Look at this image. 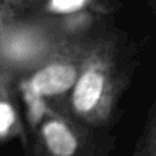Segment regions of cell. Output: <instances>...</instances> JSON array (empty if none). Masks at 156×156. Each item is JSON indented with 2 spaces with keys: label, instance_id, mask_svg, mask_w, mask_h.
Listing matches in <instances>:
<instances>
[{
  "label": "cell",
  "instance_id": "obj_5",
  "mask_svg": "<svg viewBox=\"0 0 156 156\" xmlns=\"http://www.w3.org/2000/svg\"><path fill=\"white\" fill-rule=\"evenodd\" d=\"M110 3L93 2V0H48L37 2L30 0L29 15L43 18H69L88 11H110Z\"/></svg>",
  "mask_w": 156,
  "mask_h": 156
},
{
  "label": "cell",
  "instance_id": "obj_4",
  "mask_svg": "<svg viewBox=\"0 0 156 156\" xmlns=\"http://www.w3.org/2000/svg\"><path fill=\"white\" fill-rule=\"evenodd\" d=\"M93 37L73 41L34 73L21 80V88L29 107L70 94Z\"/></svg>",
  "mask_w": 156,
  "mask_h": 156
},
{
  "label": "cell",
  "instance_id": "obj_2",
  "mask_svg": "<svg viewBox=\"0 0 156 156\" xmlns=\"http://www.w3.org/2000/svg\"><path fill=\"white\" fill-rule=\"evenodd\" d=\"M77 40L82 38L73 37L55 19L26 16L0 30V77L23 80Z\"/></svg>",
  "mask_w": 156,
  "mask_h": 156
},
{
  "label": "cell",
  "instance_id": "obj_6",
  "mask_svg": "<svg viewBox=\"0 0 156 156\" xmlns=\"http://www.w3.org/2000/svg\"><path fill=\"white\" fill-rule=\"evenodd\" d=\"M19 134H22V125L18 110L7 86L0 82V143H5Z\"/></svg>",
  "mask_w": 156,
  "mask_h": 156
},
{
  "label": "cell",
  "instance_id": "obj_8",
  "mask_svg": "<svg viewBox=\"0 0 156 156\" xmlns=\"http://www.w3.org/2000/svg\"><path fill=\"white\" fill-rule=\"evenodd\" d=\"M30 0H0V30L29 16Z\"/></svg>",
  "mask_w": 156,
  "mask_h": 156
},
{
  "label": "cell",
  "instance_id": "obj_9",
  "mask_svg": "<svg viewBox=\"0 0 156 156\" xmlns=\"http://www.w3.org/2000/svg\"><path fill=\"white\" fill-rule=\"evenodd\" d=\"M147 4H148L149 12H151V15L154 16V21H155V25H156V0H151V2H148Z\"/></svg>",
  "mask_w": 156,
  "mask_h": 156
},
{
  "label": "cell",
  "instance_id": "obj_7",
  "mask_svg": "<svg viewBox=\"0 0 156 156\" xmlns=\"http://www.w3.org/2000/svg\"><path fill=\"white\" fill-rule=\"evenodd\" d=\"M132 156H156V100L148 110L145 125Z\"/></svg>",
  "mask_w": 156,
  "mask_h": 156
},
{
  "label": "cell",
  "instance_id": "obj_1",
  "mask_svg": "<svg viewBox=\"0 0 156 156\" xmlns=\"http://www.w3.org/2000/svg\"><path fill=\"white\" fill-rule=\"evenodd\" d=\"M130 73L129 51L121 36L101 30L89 44L65 111L81 125L93 129L105 127L115 118Z\"/></svg>",
  "mask_w": 156,
  "mask_h": 156
},
{
  "label": "cell",
  "instance_id": "obj_3",
  "mask_svg": "<svg viewBox=\"0 0 156 156\" xmlns=\"http://www.w3.org/2000/svg\"><path fill=\"white\" fill-rule=\"evenodd\" d=\"M32 110V137L27 156H108L112 140L100 129L74 121L54 104L38 103Z\"/></svg>",
  "mask_w": 156,
  "mask_h": 156
}]
</instances>
